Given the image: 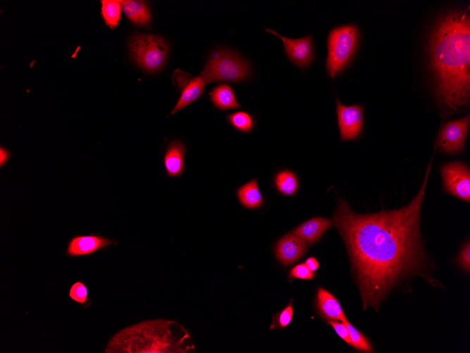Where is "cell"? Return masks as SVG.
<instances>
[{"label": "cell", "instance_id": "4", "mask_svg": "<svg viewBox=\"0 0 470 353\" xmlns=\"http://www.w3.org/2000/svg\"><path fill=\"white\" fill-rule=\"evenodd\" d=\"M359 37L358 28L353 24L339 26L330 31L326 61V71L330 77L334 78L348 66L357 49Z\"/></svg>", "mask_w": 470, "mask_h": 353}, {"label": "cell", "instance_id": "12", "mask_svg": "<svg viewBox=\"0 0 470 353\" xmlns=\"http://www.w3.org/2000/svg\"><path fill=\"white\" fill-rule=\"evenodd\" d=\"M113 243V240L96 234L76 235L68 242L66 254L72 257L87 256Z\"/></svg>", "mask_w": 470, "mask_h": 353}, {"label": "cell", "instance_id": "15", "mask_svg": "<svg viewBox=\"0 0 470 353\" xmlns=\"http://www.w3.org/2000/svg\"><path fill=\"white\" fill-rule=\"evenodd\" d=\"M333 221L326 218H312L292 230V233L303 239L308 244L317 242L333 225Z\"/></svg>", "mask_w": 470, "mask_h": 353}, {"label": "cell", "instance_id": "23", "mask_svg": "<svg viewBox=\"0 0 470 353\" xmlns=\"http://www.w3.org/2000/svg\"><path fill=\"white\" fill-rule=\"evenodd\" d=\"M343 323L346 326L351 340V346H353L358 350L371 352L373 351L372 347L368 340L352 325H351L348 320Z\"/></svg>", "mask_w": 470, "mask_h": 353}, {"label": "cell", "instance_id": "27", "mask_svg": "<svg viewBox=\"0 0 470 353\" xmlns=\"http://www.w3.org/2000/svg\"><path fill=\"white\" fill-rule=\"evenodd\" d=\"M328 324L331 325L336 333L348 344L351 345V340L349 331L344 323H340L338 321H329Z\"/></svg>", "mask_w": 470, "mask_h": 353}, {"label": "cell", "instance_id": "29", "mask_svg": "<svg viewBox=\"0 0 470 353\" xmlns=\"http://www.w3.org/2000/svg\"><path fill=\"white\" fill-rule=\"evenodd\" d=\"M305 264L312 272L319 268L318 261L315 257H309L306 259Z\"/></svg>", "mask_w": 470, "mask_h": 353}, {"label": "cell", "instance_id": "25", "mask_svg": "<svg viewBox=\"0 0 470 353\" xmlns=\"http://www.w3.org/2000/svg\"><path fill=\"white\" fill-rule=\"evenodd\" d=\"M293 317V307L291 302L280 313L274 316L272 328H284L288 325Z\"/></svg>", "mask_w": 470, "mask_h": 353}, {"label": "cell", "instance_id": "9", "mask_svg": "<svg viewBox=\"0 0 470 353\" xmlns=\"http://www.w3.org/2000/svg\"><path fill=\"white\" fill-rule=\"evenodd\" d=\"M336 113L341 140L357 139L363 126V109L360 105L345 106L336 99Z\"/></svg>", "mask_w": 470, "mask_h": 353}, {"label": "cell", "instance_id": "28", "mask_svg": "<svg viewBox=\"0 0 470 353\" xmlns=\"http://www.w3.org/2000/svg\"><path fill=\"white\" fill-rule=\"evenodd\" d=\"M459 264L465 271H469L470 268V244L468 242L462 248L458 256Z\"/></svg>", "mask_w": 470, "mask_h": 353}, {"label": "cell", "instance_id": "8", "mask_svg": "<svg viewBox=\"0 0 470 353\" xmlns=\"http://www.w3.org/2000/svg\"><path fill=\"white\" fill-rule=\"evenodd\" d=\"M470 117L464 118L446 123L440 131L438 146L446 153H459L464 147L468 133Z\"/></svg>", "mask_w": 470, "mask_h": 353}, {"label": "cell", "instance_id": "24", "mask_svg": "<svg viewBox=\"0 0 470 353\" xmlns=\"http://www.w3.org/2000/svg\"><path fill=\"white\" fill-rule=\"evenodd\" d=\"M88 291L85 285L80 281L75 282L70 287L69 297L79 304H85Z\"/></svg>", "mask_w": 470, "mask_h": 353}, {"label": "cell", "instance_id": "14", "mask_svg": "<svg viewBox=\"0 0 470 353\" xmlns=\"http://www.w3.org/2000/svg\"><path fill=\"white\" fill-rule=\"evenodd\" d=\"M186 147L179 140L172 142L167 147L163 163L170 178L179 177L185 171Z\"/></svg>", "mask_w": 470, "mask_h": 353}, {"label": "cell", "instance_id": "18", "mask_svg": "<svg viewBox=\"0 0 470 353\" xmlns=\"http://www.w3.org/2000/svg\"><path fill=\"white\" fill-rule=\"evenodd\" d=\"M209 94L212 103L220 110L226 111L241 107L236 101L233 89L227 84L215 87Z\"/></svg>", "mask_w": 470, "mask_h": 353}, {"label": "cell", "instance_id": "21", "mask_svg": "<svg viewBox=\"0 0 470 353\" xmlns=\"http://www.w3.org/2000/svg\"><path fill=\"white\" fill-rule=\"evenodd\" d=\"M102 15L107 25L115 28L118 25L120 19L122 4L120 1L103 0Z\"/></svg>", "mask_w": 470, "mask_h": 353}, {"label": "cell", "instance_id": "17", "mask_svg": "<svg viewBox=\"0 0 470 353\" xmlns=\"http://www.w3.org/2000/svg\"><path fill=\"white\" fill-rule=\"evenodd\" d=\"M236 194L239 203L247 209H257L262 204L264 201L257 178L251 180L239 187Z\"/></svg>", "mask_w": 470, "mask_h": 353}, {"label": "cell", "instance_id": "3", "mask_svg": "<svg viewBox=\"0 0 470 353\" xmlns=\"http://www.w3.org/2000/svg\"><path fill=\"white\" fill-rule=\"evenodd\" d=\"M195 345L188 330L167 319L148 320L125 328L109 340L106 353H189Z\"/></svg>", "mask_w": 470, "mask_h": 353}, {"label": "cell", "instance_id": "20", "mask_svg": "<svg viewBox=\"0 0 470 353\" xmlns=\"http://www.w3.org/2000/svg\"><path fill=\"white\" fill-rule=\"evenodd\" d=\"M277 190L283 194L293 195L298 188V180L291 171L285 170L278 173L275 177Z\"/></svg>", "mask_w": 470, "mask_h": 353}, {"label": "cell", "instance_id": "11", "mask_svg": "<svg viewBox=\"0 0 470 353\" xmlns=\"http://www.w3.org/2000/svg\"><path fill=\"white\" fill-rule=\"evenodd\" d=\"M266 31L282 39L286 55L290 61L300 68L309 66L310 63L315 60V49L311 35L300 39H289L280 35L272 30L266 29Z\"/></svg>", "mask_w": 470, "mask_h": 353}, {"label": "cell", "instance_id": "6", "mask_svg": "<svg viewBox=\"0 0 470 353\" xmlns=\"http://www.w3.org/2000/svg\"><path fill=\"white\" fill-rule=\"evenodd\" d=\"M129 49L134 61L149 72H156L164 65L168 54V45L160 37L139 34L129 43Z\"/></svg>", "mask_w": 470, "mask_h": 353}, {"label": "cell", "instance_id": "7", "mask_svg": "<svg viewBox=\"0 0 470 353\" xmlns=\"http://www.w3.org/2000/svg\"><path fill=\"white\" fill-rule=\"evenodd\" d=\"M441 175L447 192L469 202L470 172L465 164L459 161L446 163L441 168Z\"/></svg>", "mask_w": 470, "mask_h": 353}, {"label": "cell", "instance_id": "2", "mask_svg": "<svg viewBox=\"0 0 470 353\" xmlns=\"http://www.w3.org/2000/svg\"><path fill=\"white\" fill-rule=\"evenodd\" d=\"M470 19L466 11L445 15L435 26L430 54L441 103L457 111L469 103Z\"/></svg>", "mask_w": 470, "mask_h": 353}, {"label": "cell", "instance_id": "16", "mask_svg": "<svg viewBox=\"0 0 470 353\" xmlns=\"http://www.w3.org/2000/svg\"><path fill=\"white\" fill-rule=\"evenodd\" d=\"M317 306L322 316L329 321L347 320L337 299L329 292L319 288L317 291Z\"/></svg>", "mask_w": 470, "mask_h": 353}, {"label": "cell", "instance_id": "5", "mask_svg": "<svg viewBox=\"0 0 470 353\" xmlns=\"http://www.w3.org/2000/svg\"><path fill=\"white\" fill-rule=\"evenodd\" d=\"M250 75V67L245 59L230 50L219 49L211 54L201 75L205 83H210L237 82L246 80Z\"/></svg>", "mask_w": 470, "mask_h": 353}, {"label": "cell", "instance_id": "22", "mask_svg": "<svg viewBox=\"0 0 470 353\" xmlns=\"http://www.w3.org/2000/svg\"><path fill=\"white\" fill-rule=\"evenodd\" d=\"M229 123L236 130L243 132H250L255 125V122L249 113L245 111H237L227 116Z\"/></svg>", "mask_w": 470, "mask_h": 353}, {"label": "cell", "instance_id": "1", "mask_svg": "<svg viewBox=\"0 0 470 353\" xmlns=\"http://www.w3.org/2000/svg\"><path fill=\"white\" fill-rule=\"evenodd\" d=\"M430 169L417 195L400 209L357 214L339 199L333 223L348 248L364 309H377L395 284L426 268L419 222Z\"/></svg>", "mask_w": 470, "mask_h": 353}, {"label": "cell", "instance_id": "10", "mask_svg": "<svg viewBox=\"0 0 470 353\" xmlns=\"http://www.w3.org/2000/svg\"><path fill=\"white\" fill-rule=\"evenodd\" d=\"M172 80L181 90V95L170 115L174 114L197 100L203 94L205 85L201 75L192 78L179 69L174 71Z\"/></svg>", "mask_w": 470, "mask_h": 353}, {"label": "cell", "instance_id": "30", "mask_svg": "<svg viewBox=\"0 0 470 353\" xmlns=\"http://www.w3.org/2000/svg\"><path fill=\"white\" fill-rule=\"evenodd\" d=\"M11 155L8 151L1 147L0 148V166L2 167L9 159Z\"/></svg>", "mask_w": 470, "mask_h": 353}, {"label": "cell", "instance_id": "13", "mask_svg": "<svg viewBox=\"0 0 470 353\" xmlns=\"http://www.w3.org/2000/svg\"><path fill=\"white\" fill-rule=\"evenodd\" d=\"M307 243L301 237L291 233L281 237L276 247V254L284 265L298 260L307 249Z\"/></svg>", "mask_w": 470, "mask_h": 353}, {"label": "cell", "instance_id": "26", "mask_svg": "<svg viewBox=\"0 0 470 353\" xmlns=\"http://www.w3.org/2000/svg\"><path fill=\"white\" fill-rule=\"evenodd\" d=\"M290 278H295L304 280L312 279L315 277L314 273L305 265V263L300 264L293 267L290 271Z\"/></svg>", "mask_w": 470, "mask_h": 353}, {"label": "cell", "instance_id": "19", "mask_svg": "<svg viewBox=\"0 0 470 353\" xmlns=\"http://www.w3.org/2000/svg\"><path fill=\"white\" fill-rule=\"evenodd\" d=\"M120 2L123 12L132 23L139 25H146L150 23V11L144 1L128 0Z\"/></svg>", "mask_w": 470, "mask_h": 353}]
</instances>
